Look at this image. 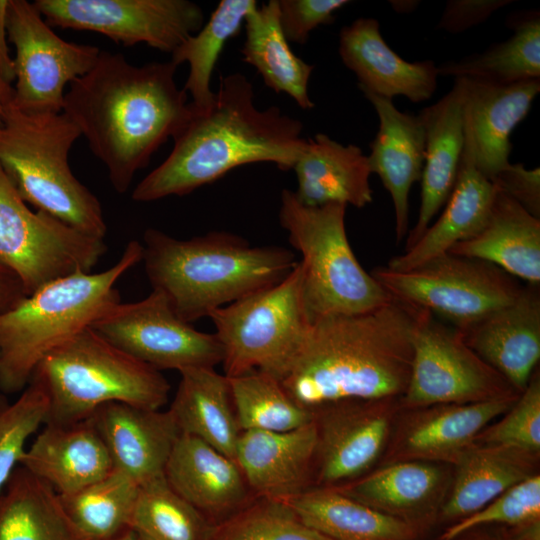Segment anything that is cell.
<instances>
[{
    "label": "cell",
    "mask_w": 540,
    "mask_h": 540,
    "mask_svg": "<svg viewBox=\"0 0 540 540\" xmlns=\"http://www.w3.org/2000/svg\"><path fill=\"white\" fill-rule=\"evenodd\" d=\"M281 29L288 42L303 45L320 25L335 21V13L348 0H277Z\"/></svg>",
    "instance_id": "f6af8a7d"
},
{
    "label": "cell",
    "mask_w": 540,
    "mask_h": 540,
    "mask_svg": "<svg viewBox=\"0 0 540 540\" xmlns=\"http://www.w3.org/2000/svg\"><path fill=\"white\" fill-rule=\"evenodd\" d=\"M19 465L60 496L77 492L114 470L91 418L67 424L44 423Z\"/></svg>",
    "instance_id": "d4e9b609"
},
{
    "label": "cell",
    "mask_w": 540,
    "mask_h": 540,
    "mask_svg": "<svg viewBox=\"0 0 540 540\" xmlns=\"http://www.w3.org/2000/svg\"><path fill=\"white\" fill-rule=\"evenodd\" d=\"M91 328L133 358L158 370L215 367L223 351L215 334L193 328L156 290L112 306Z\"/></svg>",
    "instance_id": "9a60e30c"
},
{
    "label": "cell",
    "mask_w": 540,
    "mask_h": 540,
    "mask_svg": "<svg viewBox=\"0 0 540 540\" xmlns=\"http://www.w3.org/2000/svg\"><path fill=\"white\" fill-rule=\"evenodd\" d=\"M48 409L45 392L33 381L12 402L0 394V493L20 463L27 440L44 425Z\"/></svg>",
    "instance_id": "b9f144b4"
},
{
    "label": "cell",
    "mask_w": 540,
    "mask_h": 540,
    "mask_svg": "<svg viewBox=\"0 0 540 540\" xmlns=\"http://www.w3.org/2000/svg\"><path fill=\"white\" fill-rule=\"evenodd\" d=\"M464 133L457 178L443 212L412 247L389 261V269L406 271L422 265L471 238L486 224L498 188L476 167L465 129Z\"/></svg>",
    "instance_id": "484cf974"
},
{
    "label": "cell",
    "mask_w": 540,
    "mask_h": 540,
    "mask_svg": "<svg viewBox=\"0 0 540 540\" xmlns=\"http://www.w3.org/2000/svg\"><path fill=\"white\" fill-rule=\"evenodd\" d=\"M448 253L492 263L515 278L540 284V219L498 189L484 227Z\"/></svg>",
    "instance_id": "4dcf8cb0"
},
{
    "label": "cell",
    "mask_w": 540,
    "mask_h": 540,
    "mask_svg": "<svg viewBox=\"0 0 540 540\" xmlns=\"http://www.w3.org/2000/svg\"><path fill=\"white\" fill-rule=\"evenodd\" d=\"M519 393L482 360L454 327L428 312L413 339L409 382L400 409L467 404L516 397Z\"/></svg>",
    "instance_id": "4fadbf2b"
},
{
    "label": "cell",
    "mask_w": 540,
    "mask_h": 540,
    "mask_svg": "<svg viewBox=\"0 0 540 540\" xmlns=\"http://www.w3.org/2000/svg\"><path fill=\"white\" fill-rule=\"evenodd\" d=\"M0 8L15 47L11 104L31 113H61L66 86L93 67L101 50L62 39L26 0H0Z\"/></svg>",
    "instance_id": "7c38bea8"
},
{
    "label": "cell",
    "mask_w": 540,
    "mask_h": 540,
    "mask_svg": "<svg viewBox=\"0 0 540 540\" xmlns=\"http://www.w3.org/2000/svg\"><path fill=\"white\" fill-rule=\"evenodd\" d=\"M302 130V122L277 106L257 108L252 83L243 74L220 77L212 105L205 111L191 106L171 152L135 186L132 199L184 196L247 164L292 170L306 142Z\"/></svg>",
    "instance_id": "3957f363"
},
{
    "label": "cell",
    "mask_w": 540,
    "mask_h": 540,
    "mask_svg": "<svg viewBox=\"0 0 540 540\" xmlns=\"http://www.w3.org/2000/svg\"><path fill=\"white\" fill-rule=\"evenodd\" d=\"M286 501L302 521L330 540H424L414 526L366 506L333 487L310 488Z\"/></svg>",
    "instance_id": "d6a6232c"
},
{
    "label": "cell",
    "mask_w": 540,
    "mask_h": 540,
    "mask_svg": "<svg viewBox=\"0 0 540 540\" xmlns=\"http://www.w3.org/2000/svg\"><path fill=\"white\" fill-rule=\"evenodd\" d=\"M419 115L426 135L421 203L417 222L408 232L405 250L431 225L454 187L465 139L462 79L454 78L451 90Z\"/></svg>",
    "instance_id": "4316f807"
},
{
    "label": "cell",
    "mask_w": 540,
    "mask_h": 540,
    "mask_svg": "<svg viewBox=\"0 0 540 540\" xmlns=\"http://www.w3.org/2000/svg\"><path fill=\"white\" fill-rule=\"evenodd\" d=\"M213 525L165 476L139 486L130 529L147 540H209Z\"/></svg>",
    "instance_id": "ab89813d"
},
{
    "label": "cell",
    "mask_w": 540,
    "mask_h": 540,
    "mask_svg": "<svg viewBox=\"0 0 540 540\" xmlns=\"http://www.w3.org/2000/svg\"><path fill=\"white\" fill-rule=\"evenodd\" d=\"M473 445L496 446L540 454V374L530 381L512 406L476 437Z\"/></svg>",
    "instance_id": "7bdbcfd3"
},
{
    "label": "cell",
    "mask_w": 540,
    "mask_h": 540,
    "mask_svg": "<svg viewBox=\"0 0 540 540\" xmlns=\"http://www.w3.org/2000/svg\"><path fill=\"white\" fill-rule=\"evenodd\" d=\"M6 30L0 8V123L13 98L11 81L14 79L12 64L6 45Z\"/></svg>",
    "instance_id": "681fc988"
},
{
    "label": "cell",
    "mask_w": 540,
    "mask_h": 540,
    "mask_svg": "<svg viewBox=\"0 0 540 540\" xmlns=\"http://www.w3.org/2000/svg\"><path fill=\"white\" fill-rule=\"evenodd\" d=\"M142 258L132 240L112 267L54 280L0 313V391L22 392L47 354L119 303L117 281Z\"/></svg>",
    "instance_id": "5b68a950"
},
{
    "label": "cell",
    "mask_w": 540,
    "mask_h": 540,
    "mask_svg": "<svg viewBox=\"0 0 540 540\" xmlns=\"http://www.w3.org/2000/svg\"><path fill=\"white\" fill-rule=\"evenodd\" d=\"M292 170L297 178L296 198L303 205H352L372 202L368 157L356 145H343L324 133L306 139Z\"/></svg>",
    "instance_id": "f1b7e54d"
},
{
    "label": "cell",
    "mask_w": 540,
    "mask_h": 540,
    "mask_svg": "<svg viewBox=\"0 0 540 540\" xmlns=\"http://www.w3.org/2000/svg\"><path fill=\"white\" fill-rule=\"evenodd\" d=\"M26 296L17 276L0 263V313L14 308Z\"/></svg>",
    "instance_id": "f907efd6"
},
{
    "label": "cell",
    "mask_w": 540,
    "mask_h": 540,
    "mask_svg": "<svg viewBox=\"0 0 540 540\" xmlns=\"http://www.w3.org/2000/svg\"><path fill=\"white\" fill-rule=\"evenodd\" d=\"M428 312L392 297L365 313L318 318L280 383L311 411L344 401L400 400L413 339Z\"/></svg>",
    "instance_id": "7a4b0ae2"
},
{
    "label": "cell",
    "mask_w": 540,
    "mask_h": 540,
    "mask_svg": "<svg viewBox=\"0 0 540 540\" xmlns=\"http://www.w3.org/2000/svg\"><path fill=\"white\" fill-rule=\"evenodd\" d=\"M518 396L400 409L379 465L426 461L453 466L480 432L503 415Z\"/></svg>",
    "instance_id": "e0dca14e"
},
{
    "label": "cell",
    "mask_w": 540,
    "mask_h": 540,
    "mask_svg": "<svg viewBox=\"0 0 540 540\" xmlns=\"http://www.w3.org/2000/svg\"><path fill=\"white\" fill-rule=\"evenodd\" d=\"M244 23L243 61L253 66L274 92L289 95L304 110L314 108L308 93L314 66L290 48L280 26L277 0L254 8Z\"/></svg>",
    "instance_id": "836d02e7"
},
{
    "label": "cell",
    "mask_w": 540,
    "mask_h": 540,
    "mask_svg": "<svg viewBox=\"0 0 540 540\" xmlns=\"http://www.w3.org/2000/svg\"><path fill=\"white\" fill-rule=\"evenodd\" d=\"M179 373L180 381L168 410L180 433L197 437L235 460L241 431L228 377L213 367H191Z\"/></svg>",
    "instance_id": "1f68e13d"
},
{
    "label": "cell",
    "mask_w": 540,
    "mask_h": 540,
    "mask_svg": "<svg viewBox=\"0 0 540 540\" xmlns=\"http://www.w3.org/2000/svg\"><path fill=\"white\" fill-rule=\"evenodd\" d=\"M512 35L485 51L437 66L438 75L497 85L540 79V14L526 11L508 19Z\"/></svg>",
    "instance_id": "d590c367"
},
{
    "label": "cell",
    "mask_w": 540,
    "mask_h": 540,
    "mask_svg": "<svg viewBox=\"0 0 540 540\" xmlns=\"http://www.w3.org/2000/svg\"><path fill=\"white\" fill-rule=\"evenodd\" d=\"M539 467L537 453L472 445L453 465L437 526L445 528L472 515L510 487L539 474Z\"/></svg>",
    "instance_id": "f546056e"
},
{
    "label": "cell",
    "mask_w": 540,
    "mask_h": 540,
    "mask_svg": "<svg viewBox=\"0 0 540 540\" xmlns=\"http://www.w3.org/2000/svg\"><path fill=\"white\" fill-rule=\"evenodd\" d=\"M370 274L393 298L439 314L457 330L507 305L523 287L492 263L448 252L410 270L377 267Z\"/></svg>",
    "instance_id": "8fae6325"
},
{
    "label": "cell",
    "mask_w": 540,
    "mask_h": 540,
    "mask_svg": "<svg viewBox=\"0 0 540 540\" xmlns=\"http://www.w3.org/2000/svg\"><path fill=\"white\" fill-rule=\"evenodd\" d=\"M143 241L152 290L163 294L187 323L279 283L298 263L288 249L252 246L224 231L180 240L148 228Z\"/></svg>",
    "instance_id": "277c9868"
},
{
    "label": "cell",
    "mask_w": 540,
    "mask_h": 540,
    "mask_svg": "<svg viewBox=\"0 0 540 540\" xmlns=\"http://www.w3.org/2000/svg\"><path fill=\"white\" fill-rule=\"evenodd\" d=\"M457 331L520 394L540 360L539 284L527 283L513 301Z\"/></svg>",
    "instance_id": "d6986e66"
},
{
    "label": "cell",
    "mask_w": 540,
    "mask_h": 540,
    "mask_svg": "<svg viewBox=\"0 0 540 540\" xmlns=\"http://www.w3.org/2000/svg\"><path fill=\"white\" fill-rule=\"evenodd\" d=\"M164 476L178 495L208 519L229 516L251 499L237 462L194 436L178 437Z\"/></svg>",
    "instance_id": "83f0119b"
},
{
    "label": "cell",
    "mask_w": 540,
    "mask_h": 540,
    "mask_svg": "<svg viewBox=\"0 0 540 540\" xmlns=\"http://www.w3.org/2000/svg\"><path fill=\"white\" fill-rule=\"evenodd\" d=\"M81 136L63 113H31L11 103L0 123V166L20 197L89 236L104 239L99 199L73 174L69 153Z\"/></svg>",
    "instance_id": "8992f818"
},
{
    "label": "cell",
    "mask_w": 540,
    "mask_h": 540,
    "mask_svg": "<svg viewBox=\"0 0 540 540\" xmlns=\"http://www.w3.org/2000/svg\"><path fill=\"white\" fill-rule=\"evenodd\" d=\"M540 522V473L510 487L486 506L441 530L436 540H452L483 525L522 526Z\"/></svg>",
    "instance_id": "ee69618b"
},
{
    "label": "cell",
    "mask_w": 540,
    "mask_h": 540,
    "mask_svg": "<svg viewBox=\"0 0 540 540\" xmlns=\"http://www.w3.org/2000/svg\"><path fill=\"white\" fill-rule=\"evenodd\" d=\"M223 351L224 375L260 371L279 382L298 354L310 321L302 297V270L210 313Z\"/></svg>",
    "instance_id": "9c48e42d"
},
{
    "label": "cell",
    "mask_w": 540,
    "mask_h": 540,
    "mask_svg": "<svg viewBox=\"0 0 540 540\" xmlns=\"http://www.w3.org/2000/svg\"><path fill=\"white\" fill-rule=\"evenodd\" d=\"M464 129L476 167L491 181L509 164L510 136L528 115L540 92V79L497 85L461 78Z\"/></svg>",
    "instance_id": "7402d4cb"
},
{
    "label": "cell",
    "mask_w": 540,
    "mask_h": 540,
    "mask_svg": "<svg viewBox=\"0 0 540 540\" xmlns=\"http://www.w3.org/2000/svg\"><path fill=\"white\" fill-rule=\"evenodd\" d=\"M258 6L255 0H222L198 32L187 37L172 53L177 67L189 65L183 90L189 93L191 106L207 110L213 103L211 77L226 42L239 33L248 13Z\"/></svg>",
    "instance_id": "8d00e7d4"
},
{
    "label": "cell",
    "mask_w": 540,
    "mask_h": 540,
    "mask_svg": "<svg viewBox=\"0 0 540 540\" xmlns=\"http://www.w3.org/2000/svg\"><path fill=\"white\" fill-rule=\"evenodd\" d=\"M106 251L104 239L32 211L0 166V263L27 296L54 280L90 273Z\"/></svg>",
    "instance_id": "30bf717a"
},
{
    "label": "cell",
    "mask_w": 540,
    "mask_h": 540,
    "mask_svg": "<svg viewBox=\"0 0 540 540\" xmlns=\"http://www.w3.org/2000/svg\"><path fill=\"white\" fill-rule=\"evenodd\" d=\"M452 540H540V522L522 526H478L462 532Z\"/></svg>",
    "instance_id": "c3c4849f"
},
{
    "label": "cell",
    "mask_w": 540,
    "mask_h": 540,
    "mask_svg": "<svg viewBox=\"0 0 540 540\" xmlns=\"http://www.w3.org/2000/svg\"><path fill=\"white\" fill-rule=\"evenodd\" d=\"M511 0H449L446 2L437 28L451 34L462 33L487 21Z\"/></svg>",
    "instance_id": "7dc6e473"
},
{
    "label": "cell",
    "mask_w": 540,
    "mask_h": 540,
    "mask_svg": "<svg viewBox=\"0 0 540 540\" xmlns=\"http://www.w3.org/2000/svg\"><path fill=\"white\" fill-rule=\"evenodd\" d=\"M209 540H330L284 500L256 497L213 525Z\"/></svg>",
    "instance_id": "60d3db41"
},
{
    "label": "cell",
    "mask_w": 540,
    "mask_h": 540,
    "mask_svg": "<svg viewBox=\"0 0 540 540\" xmlns=\"http://www.w3.org/2000/svg\"><path fill=\"white\" fill-rule=\"evenodd\" d=\"M392 9L400 14H408L413 12L419 5L420 1L416 0H392L389 1Z\"/></svg>",
    "instance_id": "816d5d0a"
},
{
    "label": "cell",
    "mask_w": 540,
    "mask_h": 540,
    "mask_svg": "<svg viewBox=\"0 0 540 540\" xmlns=\"http://www.w3.org/2000/svg\"><path fill=\"white\" fill-rule=\"evenodd\" d=\"M316 451L311 421L286 432L241 431L235 461L254 496L286 500L313 487Z\"/></svg>",
    "instance_id": "ffe728a7"
},
{
    "label": "cell",
    "mask_w": 540,
    "mask_h": 540,
    "mask_svg": "<svg viewBox=\"0 0 540 540\" xmlns=\"http://www.w3.org/2000/svg\"><path fill=\"white\" fill-rule=\"evenodd\" d=\"M346 205H303L281 193L279 222L300 252L302 297L310 323L330 315L365 313L392 296L360 265L346 234Z\"/></svg>",
    "instance_id": "ba28073f"
},
{
    "label": "cell",
    "mask_w": 540,
    "mask_h": 540,
    "mask_svg": "<svg viewBox=\"0 0 540 540\" xmlns=\"http://www.w3.org/2000/svg\"><path fill=\"white\" fill-rule=\"evenodd\" d=\"M452 474L453 466L449 464L402 461L379 465L362 477L333 488L427 536L437 527Z\"/></svg>",
    "instance_id": "ac0fdd59"
},
{
    "label": "cell",
    "mask_w": 540,
    "mask_h": 540,
    "mask_svg": "<svg viewBox=\"0 0 540 540\" xmlns=\"http://www.w3.org/2000/svg\"><path fill=\"white\" fill-rule=\"evenodd\" d=\"M115 470L139 486L164 475L173 446L181 435L169 410H150L112 402L90 417Z\"/></svg>",
    "instance_id": "44dd1931"
},
{
    "label": "cell",
    "mask_w": 540,
    "mask_h": 540,
    "mask_svg": "<svg viewBox=\"0 0 540 540\" xmlns=\"http://www.w3.org/2000/svg\"><path fill=\"white\" fill-rule=\"evenodd\" d=\"M240 431L286 432L313 421V413L296 403L274 377L252 371L228 377Z\"/></svg>",
    "instance_id": "f35d334b"
},
{
    "label": "cell",
    "mask_w": 540,
    "mask_h": 540,
    "mask_svg": "<svg viewBox=\"0 0 540 540\" xmlns=\"http://www.w3.org/2000/svg\"><path fill=\"white\" fill-rule=\"evenodd\" d=\"M399 411V399L344 401L312 410L317 430L312 488L338 487L376 468Z\"/></svg>",
    "instance_id": "2e32d148"
},
{
    "label": "cell",
    "mask_w": 540,
    "mask_h": 540,
    "mask_svg": "<svg viewBox=\"0 0 540 540\" xmlns=\"http://www.w3.org/2000/svg\"><path fill=\"white\" fill-rule=\"evenodd\" d=\"M0 540H83L59 494L17 466L0 493Z\"/></svg>",
    "instance_id": "e575fe53"
},
{
    "label": "cell",
    "mask_w": 540,
    "mask_h": 540,
    "mask_svg": "<svg viewBox=\"0 0 540 540\" xmlns=\"http://www.w3.org/2000/svg\"><path fill=\"white\" fill-rule=\"evenodd\" d=\"M492 182L529 214L540 219V169H527L522 163L509 164Z\"/></svg>",
    "instance_id": "bcb514c9"
},
{
    "label": "cell",
    "mask_w": 540,
    "mask_h": 540,
    "mask_svg": "<svg viewBox=\"0 0 540 540\" xmlns=\"http://www.w3.org/2000/svg\"><path fill=\"white\" fill-rule=\"evenodd\" d=\"M30 381L48 398L45 423L85 420L112 402L160 410L170 393L161 371L120 350L91 327L47 354Z\"/></svg>",
    "instance_id": "52a82bcc"
},
{
    "label": "cell",
    "mask_w": 540,
    "mask_h": 540,
    "mask_svg": "<svg viewBox=\"0 0 540 540\" xmlns=\"http://www.w3.org/2000/svg\"><path fill=\"white\" fill-rule=\"evenodd\" d=\"M171 62L133 65L121 53L101 50L93 67L70 83L62 112L77 126L106 167L118 193L186 122L187 93Z\"/></svg>",
    "instance_id": "6da1fadb"
},
{
    "label": "cell",
    "mask_w": 540,
    "mask_h": 540,
    "mask_svg": "<svg viewBox=\"0 0 540 540\" xmlns=\"http://www.w3.org/2000/svg\"><path fill=\"white\" fill-rule=\"evenodd\" d=\"M339 55L358 79L360 90L391 99L404 96L413 103L428 100L437 88L434 61L409 62L392 50L380 33L378 20L358 18L342 27Z\"/></svg>",
    "instance_id": "603a6c76"
},
{
    "label": "cell",
    "mask_w": 540,
    "mask_h": 540,
    "mask_svg": "<svg viewBox=\"0 0 540 540\" xmlns=\"http://www.w3.org/2000/svg\"><path fill=\"white\" fill-rule=\"evenodd\" d=\"M48 25L100 33L116 43H144L172 53L204 24L202 8L188 0H35Z\"/></svg>",
    "instance_id": "5bb4252c"
},
{
    "label": "cell",
    "mask_w": 540,
    "mask_h": 540,
    "mask_svg": "<svg viewBox=\"0 0 540 540\" xmlns=\"http://www.w3.org/2000/svg\"><path fill=\"white\" fill-rule=\"evenodd\" d=\"M112 540H147L132 529H128Z\"/></svg>",
    "instance_id": "f5cc1de1"
},
{
    "label": "cell",
    "mask_w": 540,
    "mask_h": 540,
    "mask_svg": "<svg viewBox=\"0 0 540 540\" xmlns=\"http://www.w3.org/2000/svg\"><path fill=\"white\" fill-rule=\"evenodd\" d=\"M379 118L378 132L370 143L371 173L379 176L389 192L395 212V232L400 242L409 232V194L421 180L426 135L420 115L398 110L391 99L360 90Z\"/></svg>",
    "instance_id": "cb8c5ba5"
},
{
    "label": "cell",
    "mask_w": 540,
    "mask_h": 540,
    "mask_svg": "<svg viewBox=\"0 0 540 540\" xmlns=\"http://www.w3.org/2000/svg\"><path fill=\"white\" fill-rule=\"evenodd\" d=\"M138 490L137 483L114 469L77 492L59 496L83 540H112L130 529Z\"/></svg>",
    "instance_id": "74e56055"
}]
</instances>
